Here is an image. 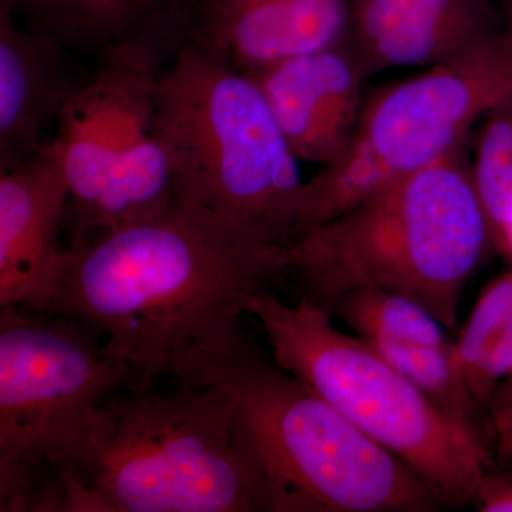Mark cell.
I'll use <instances>...</instances> for the list:
<instances>
[{
	"instance_id": "6da1fadb",
	"label": "cell",
	"mask_w": 512,
	"mask_h": 512,
	"mask_svg": "<svg viewBox=\"0 0 512 512\" xmlns=\"http://www.w3.org/2000/svg\"><path fill=\"white\" fill-rule=\"evenodd\" d=\"M289 274L288 252L178 191L153 217L73 241L52 315L93 330L133 372V392H147L228 353L244 338L249 299Z\"/></svg>"
},
{
	"instance_id": "7a4b0ae2",
	"label": "cell",
	"mask_w": 512,
	"mask_h": 512,
	"mask_svg": "<svg viewBox=\"0 0 512 512\" xmlns=\"http://www.w3.org/2000/svg\"><path fill=\"white\" fill-rule=\"evenodd\" d=\"M494 248L463 150L387 184L289 248L305 298L325 308L356 288L387 289L456 330L466 286Z\"/></svg>"
},
{
	"instance_id": "3957f363",
	"label": "cell",
	"mask_w": 512,
	"mask_h": 512,
	"mask_svg": "<svg viewBox=\"0 0 512 512\" xmlns=\"http://www.w3.org/2000/svg\"><path fill=\"white\" fill-rule=\"evenodd\" d=\"M72 480L76 511L279 512L234 400L215 386L114 394Z\"/></svg>"
},
{
	"instance_id": "277c9868",
	"label": "cell",
	"mask_w": 512,
	"mask_h": 512,
	"mask_svg": "<svg viewBox=\"0 0 512 512\" xmlns=\"http://www.w3.org/2000/svg\"><path fill=\"white\" fill-rule=\"evenodd\" d=\"M156 114L178 190L288 252L305 232L306 183L254 80L185 40L158 79Z\"/></svg>"
},
{
	"instance_id": "5b68a950",
	"label": "cell",
	"mask_w": 512,
	"mask_h": 512,
	"mask_svg": "<svg viewBox=\"0 0 512 512\" xmlns=\"http://www.w3.org/2000/svg\"><path fill=\"white\" fill-rule=\"evenodd\" d=\"M178 384L220 387L232 397L279 512H426L443 505L403 461L245 338Z\"/></svg>"
},
{
	"instance_id": "8992f818",
	"label": "cell",
	"mask_w": 512,
	"mask_h": 512,
	"mask_svg": "<svg viewBox=\"0 0 512 512\" xmlns=\"http://www.w3.org/2000/svg\"><path fill=\"white\" fill-rule=\"evenodd\" d=\"M247 312L264 330L276 365L298 377L370 439L403 461L447 507L477 503L490 467L485 441L446 416L362 336L302 296H252Z\"/></svg>"
},
{
	"instance_id": "52a82bcc",
	"label": "cell",
	"mask_w": 512,
	"mask_h": 512,
	"mask_svg": "<svg viewBox=\"0 0 512 512\" xmlns=\"http://www.w3.org/2000/svg\"><path fill=\"white\" fill-rule=\"evenodd\" d=\"M134 386L77 320L0 309V511H26L47 473L76 476L104 404Z\"/></svg>"
},
{
	"instance_id": "ba28073f",
	"label": "cell",
	"mask_w": 512,
	"mask_h": 512,
	"mask_svg": "<svg viewBox=\"0 0 512 512\" xmlns=\"http://www.w3.org/2000/svg\"><path fill=\"white\" fill-rule=\"evenodd\" d=\"M511 96L512 20L461 55L377 90L342 156L306 181L305 232L463 150L473 124Z\"/></svg>"
},
{
	"instance_id": "9c48e42d",
	"label": "cell",
	"mask_w": 512,
	"mask_h": 512,
	"mask_svg": "<svg viewBox=\"0 0 512 512\" xmlns=\"http://www.w3.org/2000/svg\"><path fill=\"white\" fill-rule=\"evenodd\" d=\"M157 46L110 47L59 111L52 143L69 184L74 241L153 217L180 191L157 128Z\"/></svg>"
},
{
	"instance_id": "30bf717a",
	"label": "cell",
	"mask_w": 512,
	"mask_h": 512,
	"mask_svg": "<svg viewBox=\"0 0 512 512\" xmlns=\"http://www.w3.org/2000/svg\"><path fill=\"white\" fill-rule=\"evenodd\" d=\"M69 184L55 144L0 171V309L52 315Z\"/></svg>"
},
{
	"instance_id": "8fae6325",
	"label": "cell",
	"mask_w": 512,
	"mask_h": 512,
	"mask_svg": "<svg viewBox=\"0 0 512 512\" xmlns=\"http://www.w3.org/2000/svg\"><path fill=\"white\" fill-rule=\"evenodd\" d=\"M487 0H348L342 45L366 79L447 62L505 26Z\"/></svg>"
},
{
	"instance_id": "7c38bea8",
	"label": "cell",
	"mask_w": 512,
	"mask_h": 512,
	"mask_svg": "<svg viewBox=\"0 0 512 512\" xmlns=\"http://www.w3.org/2000/svg\"><path fill=\"white\" fill-rule=\"evenodd\" d=\"M299 161L328 165L349 146L365 74L345 46L326 47L248 73Z\"/></svg>"
},
{
	"instance_id": "4fadbf2b",
	"label": "cell",
	"mask_w": 512,
	"mask_h": 512,
	"mask_svg": "<svg viewBox=\"0 0 512 512\" xmlns=\"http://www.w3.org/2000/svg\"><path fill=\"white\" fill-rule=\"evenodd\" d=\"M348 0H197L187 39L244 73L340 45Z\"/></svg>"
},
{
	"instance_id": "5bb4252c",
	"label": "cell",
	"mask_w": 512,
	"mask_h": 512,
	"mask_svg": "<svg viewBox=\"0 0 512 512\" xmlns=\"http://www.w3.org/2000/svg\"><path fill=\"white\" fill-rule=\"evenodd\" d=\"M76 84L69 47L19 25L12 6L0 3V171L42 150V131L57 119Z\"/></svg>"
},
{
	"instance_id": "9a60e30c",
	"label": "cell",
	"mask_w": 512,
	"mask_h": 512,
	"mask_svg": "<svg viewBox=\"0 0 512 512\" xmlns=\"http://www.w3.org/2000/svg\"><path fill=\"white\" fill-rule=\"evenodd\" d=\"M23 25L69 49L106 52L134 40L187 39L197 0H13Z\"/></svg>"
},
{
	"instance_id": "2e32d148",
	"label": "cell",
	"mask_w": 512,
	"mask_h": 512,
	"mask_svg": "<svg viewBox=\"0 0 512 512\" xmlns=\"http://www.w3.org/2000/svg\"><path fill=\"white\" fill-rule=\"evenodd\" d=\"M454 363L477 406L490 410L495 392L512 373V269L481 293L454 343Z\"/></svg>"
},
{
	"instance_id": "e0dca14e",
	"label": "cell",
	"mask_w": 512,
	"mask_h": 512,
	"mask_svg": "<svg viewBox=\"0 0 512 512\" xmlns=\"http://www.w3.org/2000/svg\"><path fill=\"white\" fill-rule=\"evenodd\" d=\"M323 309L365 339L396 340L434 348L454 345L447 339L444 326L419 303L387 289H352L340 293Z\"/></svg>"
},
{
	"instance_id": "ac0fdd59",
	"label": "cell",
	"mask_w": 512,
	"mask_h": 512,
	"mask_svg": "<svg viewBox=\"0 0 512 512\" xmlns=\"http://www.w3.org/2000/svg\"><path fill=\"white\" fill-rule=\"evenodd\" d=\"M369 343L390 365L416 384L441 412L485 441L481 424L484 412L458 375L454 345L451 348H434L396 340H369Z\"/></svg>"
},
{
	"instance_id": "d6986e66",
	"label": "cell",
	"mask_w": 512,
	"mask_h": 512,
	"mask_svg": "<svg viewBox=\"0 0 512 512\" xmlns=\"http://www.w3.org/2000/svg\"><path fill=\"white\" fill-rule=\"evenodd\" d=\"M485 117L471 177L497 247L512 220V96Z\"/></svg>"
},
{
	"instance_id": "ffe728a7",
	"label": "cell",
	"mask_w": 512,
	"mask_h": 512,
	"mask_svg": "<svg viewBox=\"0 0 512 512\" xmlns=\"http://www.w3.org/2000/svg\"><path fill=\"white\" fill-rule=\"evenodd\" d=\"M476 504L485 512H512V477L487 476Z\"/></svg>"
},
{
	"instance_id": "44dd1931",
	"label": "cell",
	"mask_w": 512,
	"mask_h": 512,
	"mask_svg": "<svg viewBox=\"0 0 512 512\" xmlns=\"http://www.w3.org/2000/svg\"><path fill=\"white\" fill-rule=\"evenodd\" d=\"M487 2L500 10L505 20H512V0H487Z\"/></svg>"
},
{
	"instance_id": "7402d4cb",
	"label": "cell",
	"mask_w": 512,
	"mask_h": 512,
	"mask_svg": "<svg viewBox=\"0 0 512 512\" xmlns=\"http://www.w3.org/2000/svg\"><path fill=\"white\" fill-rule=\"evenodd\" d=\"M500 387H508V389H512V373L507 377V379H505L504 383L500 384Z\"/></svg>"
},
{
	"instance_id": "603a6c76",
	"label": "cell",
	"mask_w": 512,
	"mask_h": 512,
	"mask_svg": "<svg viewBox=\"0 0 512 512\" xmlns=\"http://www.w3.org/2000/svg\"><path fill=\"white\" fill-rule=\"evenodd\" d=\"M13 0H0V3H12Z\"/></svg>"
}]
</instances>
